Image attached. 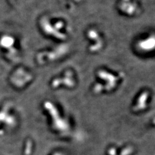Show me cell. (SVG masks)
Returning <instances> with one entry per match:
<instances>
[{
  "mask_svg": "<svg viewBox=\"0 0 155 155\" xmlns=\"http://www.w3.org/2000/svg\"><path fill=\"white\" fill-rule=\"evenodd\" d=\"M137 47L141 52L146 54L155 51V34H150L144 39L140 40L137 42Z\"/></svg>",
  "mask_w": 155,
  "mask_h": 155,
  "instance_id": "1",
  "label": "cell"
}]
</instances>
